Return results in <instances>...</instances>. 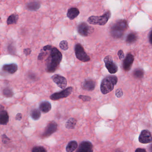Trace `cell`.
Instances as JSON below:
<instances>
[{"label":"cell","mask_w":152,"mask_h":152,"mask_svg":"<svg viewBox=\"0 0 152 152\" xmlns=\"http://www.w3.org/2000/svg\"><path fill=\"white\" fill-rule=\"evenodd\" d=\"M118 78L117 76L109 75L104 77L101 85V90L104 94H106L111 92L117 85Z\"/></svg>","instance_id":"3"},{"label":"cell","mask_w":152,"mask_h":152,"mask_svg":"<svg viewBox=\"0 0 152 152\" xmlns=\"http://www.w3.org/2000/svg\"><path fill=\"white\" fill-rule=\"evenodd\" d=\"M59 47L63 50L66 51L68 49V42L65 40L61 41L59 43Z\"/></svg>","instance_id":"27"},{"label":"cell","mask_w":152,"mask_h":152,"mask_svg":"<svg viewBox=\"0 0 152 152\" xmlns=\"http://www.w3.org/2000/svg\"><path fill=\"white\" fill-rule=\"evenodd\" d=\"M3 71L7 72L10 74H13L18 70V67L15 63L5 64L3 66Z\"/></svg>","instance_id":"14"},{"label":"cell","mask_w":152,"mask_h":152,"mask_svg":"<svg viewBox=\"0 0 152 152\" xmlns=\"http://www.w3.org/2000/svg\"><path fill=\"white\" fill-rule=\"evenodd\" d=\"M93 145L88 141H84L79 144L76 152H93Z\"/></svg>","instance_id":"13"},{"label":"cell","mask_w":152,"mask_h":152,"mask_svg":"<svg viewBox=\"0 0 152 152\" xmlns=\"http://www.w3.org/2000/svg\"><path fill=\"white\" fill-rule=\"evenodd\" d=\"M22 114L21 113H18V114L16 115V117H15V119L17 120L21 121L22 119Z\"/></svg>","instance_id":"34"},{"label":"cell","mask_w":152,"mask_h":152,"mask_svg":"<svg viewBox=\"0 0 152 152\" xmlns=\"http://www.w3.org/2000/svg\"><path fill=\"white\" fill-rule=\"evenodd\" d=\"M78 33L82 36L87 37L93 34L94 28L93 27L88 26L85 22H82L78 26Z\"/></svg>","instance_id":"7"},{"label":"cell","mask_w":152,"mask_h":152,"mask_svg":"<svg viewBox=\"0 0 152 152\" xmlns=\"http://www.w3.org/2000/svg\"><path fill=\"white\" fill-rule=\"evenodd\" d=\"M111 13L110 11L106 12L104 14L100 16H92L87 19L88 23L92 25L104 26L108 22L111 17Z\"/></svg>","instance_id":"4"},{"label":"cell","mask_w":152,"mask_h":152,"mask_svg":"<svg viewBox=\"0 0 152 152\" xmlns=\"http://www.w3.org/2000/svg\"><path fill=\"white\" fill-rule=\"evenodd\" d=\"M8 50L10 54H12V55H14L16 53V48L12 44H11L10 45H9L8 47Z\"/></svg>","instance_id":"29"},{"label":"cell","mask_w":152,"mask_h":152,"mask_svg":"<svg viewBox=\"0 0 152 152\" xmlns=\"http://www.w3.org/2000/svg\"><path fill=\"white\" fill-rule=\"evenodd\" d=\"M3 94L4 96L6 97H11L14 95L13 91L9 88H5L3 90Z\"/></svg>","instance_id":"26"},{"label":"cell","mask_w":152,"mask_h":152,"mask_svg":"<svg viewBox=\"0 0 152 152\" xmlns=\"http://www.w3.org/2000/svg\"><path fill=\"white\" fill-rule=\"evenodd\" d=\"M41 3L38 1L34 0L31 1L27 4L26 7L28 10L31 11H36L40 8Z\"/></svg>","instance_id":"18"},{"label":"cell","mask_w":152,"mask_h":152,"mask_svg":"<svg viewBox=\"0 0 152 152\" xmlns=\"http://www.w3.org/2000/svg\"><path fill=\"white\" fill-rule=\"evenodd\" d=\"M135 152H147L146 150L143 148H138L136 150Z\"/></svg>","instance_id":"35"},{"label":"cell","mask_w":152,"mask_h":152,"mask_svg":"<svg viewBox=\"0 0 152 152\" xmlns=\"http://www.w3.org/2000/svg\"><path fill=\"white\" fill-rule=\"evenodd\" d=\"M115 152H123L121 151V150H119V149H117V150H116V151Z\"/></svg>","instance_id":"38"},{"label":"cell","mask_w":152,"mask_h":152,"mask_svg":"<svg viewBox=\"0 0 152 152\" xmlns=\"http://www.w3.org/2000/svg\"><path fill=\"white\" fill-rule=\"evenodd\" d=\"M78 144L76 141H72L69 142L66 147V151L67 152H73L77 149Z\"/></svg>","instance_id":"21"},{"label":"cell","mask_w":152,"mask_h":152,"mask_svg":"<svg viewBox=\"0 0 152 152\" xmlns=\"http://www.w3.org/2000/svg\"><path fill=\"white\" fill-rule=\"evenodd\" d=\"M52 79L56 83L58 87L62 89H64L67 86V80L66 78L59 75H55L51 77Z\"/></svg>","instance_id":"10"},{"label":"cell","mask_w":152,"mask_h":152,"mask_svg":"<svg viewBox=\"0 0 152 152\" xmlns=\"http://www.w3.org/2000/svg\"><path fill=\"white\" fill-rule=\"evenodd\" d=\"M105 67L110 74H116L118 71V67L113 62L112 57L110 55L106 56L104 58Z\"/></svg>","instance_id":"8"},{"label":"cell","mask_w":152,"mask_h":152,"mask_svg":"<svg viewBox=\"0 0 152 152\" xmlns=\"http://www.w3.org/2000/svg\"><path fill=\"white\" fill-rule=\"evenodd\" d=\"M62 58L61 53L57 48L47 45L41 49L37 60L41 62L44 61L46 72L52 73L55 72L59 67Z\"/></svg>","instance_id":"1"},{"label":"cell","mask_w":152,"mask_h":152,"mask_svg":"<svg viewBox=\"0 0 152 152\" xmlns=\"http://www.w3.org/2000/svg\"><path fill=\"white\" fill-rule=\"evenodd\" d=\"M77 121L74 118H70L66 122L65 126L68 129H73L76 125Z\"/></svg>","instance_id":"22"},{"label":"cell","mask_w":152,"mask_h":152,"mask_svg":"<svg viewBox=\"0 0 152 152\" xmlns=\"http://www.w3.org/2000/svg\"><path fill=\"white\" fill-rule=\"evenodd\" d=\"M134 60V58L132 54L128 53L127 54L122 64L123 69L126 71H129L132 68Z\"/></svg>","instance_id":"11"},{"label":"cell","mask_w":152,"mask_h":152,"mask_svg":"<svg viewBox=\"0 0 152 152\" xmlns=\"http://www.w3.org/2000/svg\"><path fill=\"white\" fill-rule=\"evenodd\" d=\"M19 16L16 13H13L9 16L7 20V24L8 25L15 24L18 22Z\"/></svg>","instance_id":"20"},{"label":"cell","mask_w":152,"mask_h":152,"mask_svg":"<svg viewBox=\"0 0 152 152\" xmlns=\"http://www.w3.org/2000/svg\"><path fill=\"white\" fill-rule=\"evenodd\" d=\"M79 14V9L72 7L69 9L67 13V16L70 20H72L77 18Z\"/></svg>","instance_id":"17"},{"label":"cell","mask_w":152,"mask_h":152,"mask_svg":"<svg viewBox=\"0 0 152 152\" xmlns=\"http://www.w3.org/2000/svg\"><path fill=\"white\" fill-rule=\"evenodd\" d=\"M127 27V21L126 20H117L111 28L112 36L115 39L120 38L124 35Z\"/></svg>","instance_id":"2"},{"label":"cell","mask_w":152,"mask_h":152,"mask_svg":"<svg viewBox=\"0 0 152 152\" xmlns=\"http://www.w3.org/2000/svg\"><path fill=\"white\" fill-rule=\"evenodd\" d=\"M58 125L54 121H51L47 124L42 136L43 137H48L57 131Z\"/></svg>","instance_id":"9"},{"label":"cell","mask_w":152,"mask_h":152,"mask_svg":"<svg viewBox=\"0 0 152 152\" xmlns=\"http://www.w3.org/2000/svg\"><path fill=\"white\" fill-rule=\"evenodd\" d=\"M95 82L92 79L86 80L83 84V88L88 91H93L95 88Z\"/></svg>","instance_id":"15"},{"label":"cell","mask_w":152,"mask_h":152,"mask_svg":"<svg viewBox=\"0 0 152 152\" xmlns=\"http://www.w3.org/2000/svg\"><path fill=\"white\" fill-rule=\"evenodd\" d=\"M75 54L78 59L83 62H88L90 61V57L86 53L84 48L80 44L77 43L75 47Z\"/></svg>","instance_id":"5"},{"label":"cell","mask_w":152,"mask_h":152,"mask_svg":"<svg viewBox=\"0 0 152 152\" xmlns=\"http://www.w3.org/2000/svg\"><path fill=\"white\" fill-rule=\"evenodd\" d=\"M4 110V107L1 104H0V113L1 112L3 111Z\"/></svg>","instance_id":"36"},{"label":"cell","mask_w":152,"mask_h":152,"mask_svg":"<svg viewBox=\"0 0 152 152\" xmlns=\"http://www.w3.org/2000/svg\"><path fill=\"white\" fill-rule=\"evenodd\" d=\"M32 152H47V151L43 146H37L32 149Z\"/></svg>","instance_id":"28"},{"label":"cell","mask_w":152,"mask_h":152,"mask_svg":"<svg viewBox=\"0 0 152 152\" xmlns=\"http://www.w3.org/2000/svg\"><path fill=\"white\" fill-rule=\"evenodd\" d=\"M9 116L6 110L0 113V125H6L9 122Z\"/></svg>","instance_id":"19"},{"label":"cell","mask_w":152,"mask_h":152,"mask_svg":"<svg viewBox=\"0 0 152 152\" xmlns=\"http://www.w3.org/2000/svg\"><path fill=\"white\" fill-rule=\"evenodd\" d=\"M139 141L142 144H148L151 142L152 136L150 131L148 130H142L139 136Z\"/></svg>","instance_id":"12"},{"label":"cell","mask_w":152,"mask_h":152,"mask_svg":"<svg viewBox=\"0 0 152 152\" xmlns=\"http://www.w3.org/2000/svg\"><path fill=\"white\" fill-rule=\"evenodd\" d=\"M39 109L40 111L43 113H47L51 109V105L49 102L44 101L39 104Z\"/></svg>","instance_id":"16"},{"label":"cell","mask_w":152,"mask_h":152,"mask_svg":"<svg viewBox=\"0 0 152 152\" xmlns=\"http://www.w3.org/2000/svg\"><path fill=\"white\" fill-rule=\"evenodd\" d=\"M123 95V92L122 89L118 88L116 91V96L117 97L120 98Z\"/></svg>","instance_id":"31"},{"label":"cell","mask_w":152,"mask_h":152,"mask_svg":"<svg viewBox=\"0 0 152 152\" xmlns=\"http://www.w3.org/2000/svg\"><path fill=\"white\" fill-rule=\"evenodd\" d=\"M31 51H31V49L29 48H26V49H25L23 50V52H24V54H25L26 56H28V55H30Z\"/></svg>","instance_id":"32"},{"label":"cell","mask_w":152,"mask_h":152,"mask_svg":"<svg viewBox=\"0 0 152 152\" xmlns=\"http://www.w3.org/2000/svg\"><path fill=\"white\" fill-rule=\"evenodd\" d=\"M144 72L141 69H137L133 72V75L137 79H141L143 77Z\"/></svg>","instance_id":"25"},{"label":"cell","mask_w":152,"mask_h":152,"mask_svg":"<svg viewBox=\"0 0 152 152\" xmlns=\"http://www.w3.org/2000/svg\"><path fill=\"white\" fill-rule=\"evenodd\" d=\"M151 36H152V31H151L150 33V35H149V39H150V43L151 44H152V41H151Z\"/></svg>","instance_id":"37"},{"label":"cell","mask_w":152,"mask_h":152,"mask_svg":"<svg viewBox=\"0 0 152 152\" xmlns=\"http://www.w3.org/2000/svg\"><path fill=\"white\" fill-rule=\"evenodd\" d=\"M137 36L135 33H131L129 34L126 38V42L129 44L135 42L137 40Z\"/></svg>","instance_id":"23"},{"label":"cell","mask_w":152,"mask_h":152,"mask_svg":"<svg viewBox=\"0 0 152 152\" xmlns=\"http://www.w3.org/2000/svg\"><path fill=\"white\" fill-rule=\"evenodd\" d=\"M73 90L72 87H69L60 92H56L52 94L50 96V99L53 101H57L62 98H66L71 94Z\"/></svg>","instance_id":"6"},{"label":"cell","mask_w":152,"mask_h":152,"mask_svg":"<svg viewBox=\"0 0 152 152\" xmlns=\"http://www.w3.org/2000/svg\"><path fill=\"white\" fill-rule=\"evenodd\" d=\"M79 97V99H82L84 102H89L91 100V97L87 96L80 95Z\"/></svg>","instance_id":"30"},{"label":"cell","mask_w":152,"mask_h":152,"mask_svg":"<svg viewBox=\"0 0 152 152\" xmlns=\"http://www.w3.org/2000/svg\"><path fill=\"white\" fill-rule=\"evenodd\" d=\"M30 115L31 118L34 120H37L41 117V112L38 109H34L31 111Z\"/></svg>","instance_id":"24"},{"label":"cell","mask_w":152,"mask_h":152,"mask_svg":"<svg viewBox=\"0 0 152 152\" xmlns=\"http://www.w3.org/2000/svg\"><path fill=\"white\" fill-rule=\"evenodd\" d=\"M118 56L120 60L124 58L125 55H124V53L123 52V50H120L118 52Z\"/></svg>","instance_id":"33"}]
</instances>
